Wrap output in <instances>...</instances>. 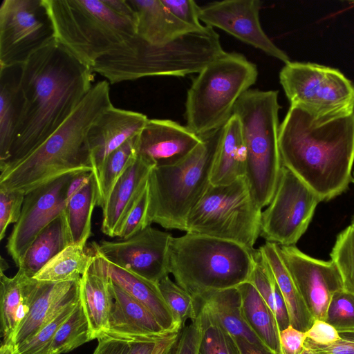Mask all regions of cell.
Listing matches in <instances>:
<instances>
[{
  "label": "cell",
  "mask_w": 354,
  "mask_h": 354,
  "mask_svg": "<svg viewBox=\"0 0 354 354\" xmlns=\"http://www.w3.org/2000/svg\"><path fill=\"white\" fill-rule=\"evenodd\" d=\"M93 71L53 40L19 68V112L8 160L27 156L68 118L91 89Z\"/></svg>",
  "instance_id": "1"
},
{
  "label": "cell",
  "mask_w": 354,
  "mask_h": 354,
  "mask_svg": "<svg viewBox=\"0 0 354 354\" xmlns=\"http://www.w3.org/2000/svg\"><path fill=\"white\" fill-rule=\"evenodd\" d=\"M330 260L340 274L343 290L354 295V225L342 231L330 252Z\"/></svg>",
  "instance_id": "40"
},
{
  "label": "cell",
  "mask_w": 354,
  "mask_h": 354,
  "mask_svg": "<svg viewBox=\"0 0 354 354\" xmlns=\"http://www.w3.org/2000/svg\"><path fill=\"white\" fill-rule=\"evenodd\" d=\"M93 340L90 325L79 300L70 316L57 329L48 354H64Z\"/></svg>",
  "instance_id": "37"
},
{
  "label": "cell",
  "mask_w": 354,
  "mask_h": 354,
  "mask_svg": "<svg viewBox=\"0 0 354 354\" xmlns=\"http://www.w3.org/2000/svg\"><path fill=\"white\" fill-rule=\"evenodd\" d=\"M24 197L20 192L0 190V240L5 237L8 227L19 219Z\"/></svg>",
  "instance_id": "43"
},
{
  "label": "cell",
  "mask_w": 354,
  "mask_h": 354,
  "mask_svg": "<svg viewBox=\"0 0 354 354\" xmlns=\"http://www.w3.org/2000/svg\"><path fill=\"white\" fill-rule=\"evenodd\" d=\"M352 224L354 225V217H353V223Z\"/></svg>",
  "instance_id": "57"
},
{
  "label": "cell",
  "mask_w": 354,
  "mask_h": 354,
  "mask_svg": "<svg viewBox=\"0 0 354 354\" xmlns=\"http://www.w3.org/2000/svg\"><path fill=\"white\" fill-rule=\"evenodd\" d=\"M111 106L108 82L102 80L93 85L73 112L46 141L19 161L0 168V190L26 194L63 176L92 172L88 132Z\"/></svg>",
  "instance_id": "3"
},
{
  "label": "cell",
  "mask_w": 354,
  "mask_h": 354,
  "mask_svg": "<svg viewBox=\"0 0 354 354\" xmlns=\"http://www.w3.org/2000/svg\"><path fill=\"white\" fill-rule=\"evenodd\" d=\"M306 339L319 345H328L340 337L339 332L328 322L315 319L311 327L305 332Z\"/></svg>",
  "instance_id": "48"
},
{
  "label": "cell",
  "mask_w": 354,
  "mask_h": 354,
  "mask_svg": "<svg viewBox=\"0 0 354 354\" xmlns=\"http://www.w3.org/2000/svg\"><path fill=\"white\" fill-rule=\"evenodd\" d=\"M279 81L290 106L327 122L354 112V84L337 68L310 62H290Z\"/></svg>",
  "instance_id": "11"
},
{
  "label": "cell",
  "mask_w": 354,
  "mask_h": 354,
  "mask_svg": "<svg viewBox=\"0 0 354 354\" xmlns=\"http://www.w3.org/2000/svg\"><path fill=\"white\" fill-rule=\"evenodd\" d=\"M8 268V263L6 261L3 259V257H1V267H0V271H6Z\"/></svg>",
  "instance_id": "55"
},
{
  "label": "cell",
  "mask_w": 354,
  "mask_h": 354,
  "mask_svg": "<svg viewBox=\"0 0 354 354\" xmlns=\"http://www.w3.org/2000/svg\"><path fill=\"white\" fill-rule=\"evenodd\" d=\"M203 327L200 314L180 330L177 354H198Z\"/></svg>",
  "instance_id": "46"
},
{
  "label": "cell",
  "mask_w": 354,
  "mask_h": 354,
  "mask_svg": "<svg viewBox=\"0 0 354 354\" xmlns=\"http://www.w3.org/2000/svg\"><path fill=\"white\" fill-rule=\"evenodd\" d=\"M321 201L306 183L282 166L272 199L261 212L260 236L281 246L295 245Z\"/></svg>",
  "instance_id": "13"
},
{
  "label": "cell",
  "mask_w": 354,
  "mask_h": 354,
  "mask_svg": "<svg viewBox=\"0 0 354 354\" xmlns=\"http://www.w3.org/2000/svg\"><path fill=\"white\" fill-rule=\"evenodd\" d=\"M234 338L236 341L241 354H274L268 350H264L258 348L242 338Z\"/></svg>",
  "instance_id": "53"
},
{
  "label": "cell",
  "mask_w": 354,
  "mask_h": 354,
  "mask_svg": "<svg viewBox=\"0 0 354 354\" xmlns=\"http://www.w3.org/2000/svg\"><path fill=\"white\" fill-rule=\"evenodd\" d=\"M353 182H354V178H353Z\"/></svg>",
  "instance_id": "58"
},
{
  "label": "cell",
  "mask_w": 354,
  "mask_h": 354,
  "mask_svg": "<svg viewBox=\"0 0 354 354\" xmlns=\"http://www.w3.org/2000/svg\"><path fill=\"white\" fill-rule=\"evenodd\" d=\"M149 205L148 183L137 203L128 215L118 237L126 239L133 236L147 227Z\"/></svg>",
  "instance_id": "44"
},
{
  "label": "cell",
  "mask_w": 354,
  "mask_h": 354,
  "mask_svg": "<svg viewBox=\"0 0 354 354\" xmlns=\"http://www.w3.org/2000/svg\"><path fill=\"white\" fill-rule=\"evenodd\" d=\"M195 301L198 309H203L214 317L234 337L242 338L258 348L270 351L247 324L238 287L206 293Z\"/></svg>",
  "instance_id": "26"
},
{
  "label": "cell",
  "mask_w": 354,
  "mask_h": 354,
  "mask_svg": "<svg viewBox=\"0 0 354 354\" xmlns=\"http://www.w3.org/2000/svg\"><path fill=\"white\" fill-rule=\"evenodd\" d=\"M279 252L314 319L326 322L333 295L343 290L335 263L311 257L295 245H279Z\"/></svg>",
  "instance_id": "16"
},
{
  "label": "cell",
  "mask_w": 354,
  "mask_h": 354,
  "mask_svg": "<svg viewBox=\"0 0 354 354\" xmlns=\"http://www.w3.org/2000/svg\"><path fill=\"white\" fill-rule=\"evenodd\" d=\"M98 344L93 354H128L131 342L102 335L97 339Z\"/></svg>",
  "instance_id": "50"
},
{
  "label": "cell",
  "mask_w": 354,
  "mask_h": 354,
  "mask_svg": "<svg viewBox=\"0 0 354 354\" xmlns=\"http://www.w3.org/2000/svg\"><path fill=\"white\" fill-rule=\"evenodd\" d=\"M79 295L80 281H40L27 316L17 328L8 346L15 349L31 339Z\"/></svg>",
  "instance_id": "22"
},
{
  "label": "cell",
  "mask_w": 354,
  "mask_h": 354,
  "mask_svg": "<svg viewBox=\"0 0 354 354\" xmlns=\"http://www.w3.org/2000/svg\"><path fill=\"white\" fill-rule=\"evenodd\" d=\"M138 135L113 151L105 160L96 178L97 206L102 209L115 185L138 157Z\"/></svg>",
  "instance_id": "35"
},
{
  "label": "cell",
  "mask_w": 354,
  "mask_h": 354,
  "mask_svg": "<svg viewBox=\"0 0 354 354\" xmlns=\"http://www.w3.org/2000/svg\"><path fill=\"white\" fill-rule=\"evenodd\" d=\"M95 256L94 247L71 244L53 257L33 278L39 281H80Z\"/></svg>",
  "instance_id": "33"
},
{
  "label": "cell",
  "mask_w": 354,
  "mask_h": 354,
  "mask_svg": "<svg viewBox=\"0 0 354 354\" xmlns=\"http://www.w3.org/2000/svg\"><path fill=\"white\" fill-rule=\"evenodd\" d=\"M259 0H224L201 7L199 19L204 25L216 27L258 48L285 64L290 57L263 31L259 21Z\"/></svg>",
  "instance_id": "17"
},
{
  "label": "cell",
  "mask_w": 354,
  "mask_h": 354,
  "mask_svg": "<svg viewBox=\"0 0 354 354\" xmlns=\"http://www.w3.org/2000/svg\"><path fill=\"white\" fill-rule=\"evenodd\" d=\"M254 250L231 241L186 232L171 239L169 272L196 301L206 293L249 281Z\"/></svg>",
  "instance_id": "5"
},
{
  "label": "cell",
  "mask_w": 354,
  "mask_h": 354,
  "mask_svg": "<svg viewBox=\"0 0 354 354\" xmlns=\"http://www.w3.org/2000/svg\"><path fill=\"white\" fill-rule=\"evenodd\" d=\"M180 330L169 333L159 339L151 354H177Z\"/></svg>",
  "instance_id": "51"
},
{
  "label": "cell",
  "mask_w": 354,
  "mask_h": 354,
  "mask_svg": "<svg viewBox=\"0 0 354 354\" xmlns=\"http://www.w3.org/2000/svg\"><path fill=\"white\" fill-rule=\"evenodd\" d=\"M168 10L178 20L197 32L203 31L207 26L199 19L201 7L193 0H161Z\"/></svg>",
  "instance_id": "45"
},
{
  "label": "cell",
  "mask_w": 354,
  "mask_h": 354,
  "mask_svg": "<svg viewBox=\"0 0 354 354\" xmlns=\"http://www.w3.org/2000/svg\"><path fill=\"white\" fill-rule=\"evenodd\" d=\"M158 286L180 330L186 326L188 320L198 317V308L194 298L169 275L163 277Z\"/></svg>",
  "instance_id": "38"
},
{
  "label": "cell",
  "mask_w": 354,
  "mask_h": 354,
  "mask_svg": "<svg viewBox=\"0 0 354 354\" xmlns=\"http://www.w3.org/2000/svg\"><path fill=\"white\" fill-rule=\"evenodd\" d=\"M148 120L140 113L111 106L91 127L87 135L89 162L97 178L106 158L140 134Z\"/></svg>",
  "instance_id": "18"
},
{
  "label": "cell",
  "mask_w": 354,
  "mask_h": 354,
  "mask_svg": "<svg viewBox=\"0 0 354 354\" xmlns=\"http://www.w3.org/2000/svg\"><path fill=\"white\" fill-rule=\"evenodd\" d=\"M326 322L339 333L354 332V295L344 290L334 293Z\"/></svg>",
  "instance_id": "42"
},
{
  "label": "cell",
  "mask_w": 354,
  "mask_h": 354,
  "mask_svg": "<svg viewBox=\"0 0 354 354\" xmlns=\"http://www.w3.org/2000/svg\"><path fill=\"white\" fill-rule=\"evenodd\" d=\"M222 128L201 137V143L180 162L151 169L147 182L149 225L155 223L185 231L190 212L210 185Z\"/></svg>",
  "instance_id": "7"
},
{
  "label": "cell",
  "mask_w": 354,
  "mask_h": 354,
  "mask_svg": "<svg viewBox=\"0 0 354 354\" xmlns=\"http://www.w3.org/2000/svg\"><path fill=\"white\" fill-rule=\"evenodd\" d=\"M225 53L219 35L208 26L203 31L161 45L148 43L136 35L100 58L92 71L111 84L151 76L183 77L198 73Z\"/></svg>",
  "instance_id": "4"
},
{
  "label": "cell",
  "mask_w": 354,
  "mask_h": 354,
  "mask_svg": "<svg viewBox=\"0 0 354 354\" xmlns=\"http://www.w3.org/2000/svg\"><path fill=\"white\" fill-rule=\"evenodd\" d=\"M245 150L238 117L233 114L222 128V134L213 163L210 183L227 185L245 176Z\"/></svg>",
  "instance_id": "28"
},
{
  "label": "cell",
  "mask_w": 354,
  "mask_h": 354,
  "mask_svg": "<svg viewBox=\"0 0 354 354\" xmlns=\"http://www.w3.org/2000/svg\"><path fill=\"white\" fill-rule=\"evenodd\" d=\"M0 162H3L9 157L19 112V98L18 78L8 79L6 70H0Z\"/></svg>",
  "instance_id": "36"
},
{
  "label": "cell",
  "mask_w": 354,
  "mask_h": 354,
  "mask_svg": "<svg viewBox=\"0 0 354 354\" xmlns=\"http://www.w3.org/2000/svg\"><path fill=\"white\" fill-rule=\"evenodd\" d=\"M0 282L1 344L10 345L17 328L31 308L40 281L18 269L12 277L0 271Z\"/></svg>",
  "instance_id": "24"
},
{
  "label": "cell",
  "mask_w": 354,
  "mask_h": 354,
  "mask_svg": "<svg viewBox=\"0 0 354 354\" xmlns=\"http://www.w3.org/2000/svg\"><path fill=\"white\" fill-rule=\"evenodd\" d=\"M55 39L43 0H3L0 6V70L20 67Z\"/></svg>",
  "instance_id": "12"
},
{
  "label": "cell",
  "mask_w": 354,
  "mask_h": 354,
  "mask_svg": "<svg viewBox=\"0 0 354 354\" xmlns=\"http://www.w3.org/2000/svg\"><path fill=\"white\" fill-rule=\"evenodd\" d=\"M95 250L94 259L80 280V299L90 325L92 338L97 339L107 330L112 296L111 279L105 261L95 248Z\"/></svg>",
  "instance_id": "23"
},
{
  "label": "cell",
  "mask_w": 354,
  "mask_h": 354,
  "mask_svg": "<svg viewBox=\"0 0 354 354\" xmlns=\"http://www.w3.org/2000/svg\"><path fill=\"white\" fill-rule=\"evenodd\" d=\"M203 332L198 354H241L233 336L216 319L199 308Z\"/></svg>",
  "instance_id": "39"
},
{
  "label": "cell",
  "mask_w": 354,
  "mask_h": 354,
  "mask_svg": "<svg viewBox=\"0 0 354 354\" xmlns=\"http://www.w3.org/2000/svg\"><path fill=\"white\" fill-rule=\"evenodd\" d=\"M278 91L249 89L236 104L245 150V173L250 192L262 209L274 194L282 163L279 147Z\"/></svg>",
  "instance_id": "8"
},
{
  "label": "cell",
  "mask_w": 354,
  "mask_h": 354,
  "mask_svg": "<svg viewBox=\"0 0 354 354\" xmlns=\"http://www.w3.org/2000/svg\"><path fill=\"white\" fill-rule=\"evenodd\" d=\"M128 1L136 15V35L148 43L165 44L197 32L175 17L161 0Z\"/></svg>",
  "instance_id": "25"
},
{
  "label": "cell",
  "mask_w": 354,
  "mask_h": 354,
  "mask_svg": "<svg viewBox=\"0 0 354 354\" xmlns=\"http://www.w3.org/2000/svg\"><path fill=\"white\" fill-rule=\"evenodd\" d=\"M72 244L64 212L50 222L32 243L18 268L33 277L53 257Z\"/></svg>",
  "instance_id": "30"
},
{
  "label": "cell",
  "mask_w": 354,
  "mask_h": 354,
  "mask_svg": "<svg viewBox=\"0 0 354 354\" xmlns=\"http://www.w3.org/2000/svg\"><path fill=\"white\" fill-rule=\"evenodd\" d=\"M259 248L272 270L282 295L287 308L290 324L301 332H306L311 327L315 319L304 301L281 257L279 245L274 243L266 241Z\"/></svg>",
  "instance_id": "29"
},
{
  "label": "cell",
  "mask_w": 354,
  "mask_h": 354,
  "mask_svg": "<svg viewBox=\"0 0 354 354\" xmlns=\"http://www.w3.org/2000/svg\"><path fill=\"white\" fill-rule=\"evenodd\" d=\"M0 354H13L12 346L1 344Z\"/></svg>",
  "instance_id": "54"
},
{
  "label": "cell",
  "mask_w": 354,
  "mask_h": 354,
  "mask_svg": "<svg viewBox=\"0 0 354 354\" xmlns=\"http://www.w3.org/2000/svg\"><path fill=\"white\" fill-rule=\"evenodd\" d=\"M257 76V66L238 53L225 52L212 62L187 91L186 127L199 138L221 129Z\"/></svg>",
  "instance_id": "9"
},
{
  "label": "cell",
  "mask_w": 354,
  "mask_h": 354,
  "mask_svg": "<svg viewBox=\"0 0 354 354\" xmlns=\"http://www.w3.org/2000/svg\"><path fill=\"white\" fill-rule=\"evenodd\" d=\"M111 292L108 328L103 335L143 342L158 341L169 333L146 307L111 280Z\"/></svg>",
  "instance_id": "20"
},
{
  "label": "cell",
  "mask_w": 354,
  "mask_h": 354,
  "mask_svg": "<svg viewBox=\"0 0 354 354\" xmlns=\"http://www.w3.org/2000/svg\"><path fill=\"white\" fill-rule=\"evenodd\" d=\"M201 138L170 120L148 119L138 135V155L155 167L174 165L187 156Z\"/></svg>",
  "instance_id": "19"
},
{
  "label": "cell",
  "mask_w": 354,
  "mask_h": 354,
  "mask_svg": "<svg viewBox=\"0 0 354 354\" xmlns=\"http://www.w3.org/2000/svg\"><path fill=\"white\" fill-rule=\"evenodd\" d=\"M79 300L80 295L68 303L54 319L44 326L31 339L19 347L12 348L13 354H48L57 329L72 313Z\"/></svg>",
  "instance_id": "41"
},
{
  "label": "cell",
  "mask_w": 354,
  "mask_h": 354,
  "mask_svg": "<svg viewBox=\"0 0 354 354\" xmlns=\"http://www.w3.org/2000/svg\"><path fill=\"white\" fill-rule=\"evenodd\" d=\"M104 260L111 280L146 307L166 331L171 333L181 330L177 326L158 284L146 280L105 259Z\"/></svg>",
  "instance_id": "27"
},
{
  "label": "cell",
  "mask_w": 354,
  "mask_h": 354,
  "mask_svg": "<svg viewBox=\"0 0 354 354\" xmlns=\"http://www.w3.org/2000/svg\"><path fill=\"white\" fill-rule=\"evenodd\" d=\"M77 174L63 176L25 194L21 216L6 245L17 267L38 234L64 213L68 185Z\"/></svg>",
  "instance_id": "15"
},
{
  "label": "cell",
  "mask_w": 354,
  "mask_h": 354,
  "mask_svg": "<svg viewBox=\"0 0 354 354\" xmlns=\"http://www.w3.org/2000/svg\"><path fill=\"white\" fill-rule=\"evenodd\" d=\"M252 255L253 266L249 281L272 311L281 332L290 325L285 301L260 248L254 249Z\"/></svg>",
  "instance_id": "34"
},
{
  "label": "cell",
  "mask_w": 354,
  "mask_h": 354,
  "mask_svg": "<svg viewBox=\"0 0 354 354\" xmlns=\"http://www.w3.org/2000/svg\"><path fill=\"white\" fill-rule=\"evenodd\" d=\"M154 165L138 155L137 159L120 177L102 207L101 231L108 236L118 237L122 226L147 186Z\"/></svg>",
  "instance_id": "21"
},
{
  "label": "cell",
  "mask_w": 354,
  "mask_h": 354,
  "mask_svg": "<svg viewBox=\"0 0 354 354\" xmlns=\"http://www.w3.org/2000/svg\"><path fill=\"white\" fill-rule=\"evenodd\" d=\"M306 339L305 333L289 325L279 334L281 354H301Z\"/></svg>",
  "instance_id": "49"
},
{
  "label": "cell",
  "mask_w": 354,
  "mask_h": 354,
  "mask_svg": "<svg viewBox=\"0 0 354 354\" xmlns=\"http://www.w3.org/2000/svg\"><path fill=\"white\" fill-rule=\"evenodd\" d=\"M55 39L91 68L136 35V19L119 12L112 0H43Z\"/></svg>",
  "instance_id": "6"
},
{
  "label": "cell",
  "mask_w": 354,
  "mask_h": 354,
  "mask_svg": "<svg viewBox=\"0 0 354 354\" xmlns=\"http://www.w3.org/2000/svg\"><path fill=\"white\" fill-rule=\"evenodd\" d=\"M158 341L131 342L128 354H151Z\"/></svg>",
  "instance_id": "52"
},
{
  "label": "cell",
  "mask_w": 354,
  "mask_h": 354,
  "mask_svg": "<svg viewBox=\"0 0 354 354\" xmlns=\"http://www.w3.org/2000/svg\"><path fill=\"white\" fill-rule=\"evenodd\" d=\"M282 166L288 168L323 201L345 192L353 180L354 112L320 122L290 106L279 125Z\"/></svg>",
  "instance_id": "2"
},
{
  "label": "cell",
  "mask_w": 354,
  "mask_h": 354,
  "mask_svg": "<svg viewBox=\"0 0 354 354\" xmlns=\"http://www.w3.org/2000/svg\"><path fill=\"white\" fill-rule=\"evenodd\" d=\"M301 354H314V353H311V352H310V351H307V350H306L304 348V351H303V353Z\"/></svg>",
  "instance_id": "56"
},
{
  "label": "cell",
  "mask_w": 354,
  "mask_h": 354,
  "mask_svg": "<svg viewBox=\"0 0 354 354\" xmlns=\"http://www.w3.org/2000/svg\"><path fill=\"white\" fill-rule=\"evenodd\" d=\"M261 212L245 176L227 185L210 183L190 212L185 232L231 241L254 250L260 236Z\"/></svg>",
  "instance_id": "10"
},
{
  "label": "cell",
  "mask_w": 354,
  "mask_h": 354,
  "mask_svg": "<svg viewBox=\"0 0 354 354\" xmlns=\"http://www.w3.org/2000/svg\"><path fill=\"white\" fill-rule=\"evenodd\" d=\"M238 288L247 324L272 353L281 354L280 331L272 311L250 281L242 283Z\"/></svg>",
  "instance_id": "31"
},
{
  "label": "cell",
  "mask_w": 354,
  "mask_h": 354,
  "mask_svg": "<svg viewBox=\"0 0 354 354\" xmlns=\"http://www.w3.org/2000/svg\"><path fill=\"white\" fill-rule=\"evenodd\" d=\"M172 236L148 225L130 238L92 244L108 261L158 284L169 274L168 250Z\"/></svg>",
  "instance_id": "14"
},
{
  "label": "cell",
  "mask_w": 354,
  "mask_h": 354,
  "mask_svg": "<svg viewBox=\"0 0 354 354\" xmlns=\"http://www.w3.org/2000/svg\"><path fill=\"white\" fill-rule=\"evenodd\" d=\"M339 335L338 340L328 345L317 344L306 339L304 348L314 354H354V332Z\"/></svg>",
  "instance_id": "47"
},
{
  "label": "cell",
  "mask_w": 354,
  "mask_h": 354,
  "mask_svg": "<svg viewBox=\"0 0 354 354\" xmlns=\"http://www.w3.org/2000/svg\"><path fill=\"white\" fill-rule=\"evenodd\" d=\"M97 198V182L91 172L87 183L68 199L64 210L72 244L86 246L91 235V218Z\"/></svg>",
  "instance_id": "32"
}]
</instances>
